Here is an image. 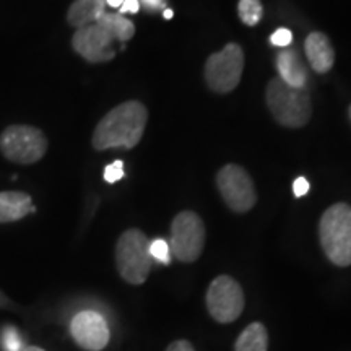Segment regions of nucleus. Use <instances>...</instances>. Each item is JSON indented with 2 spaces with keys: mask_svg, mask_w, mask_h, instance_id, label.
<instances>
[{
  "mask_svg": "<svg viewBox=\"0 0 351 351\" xmlns=\"http://www.w3.org/2000/svg\"><path fill=\"white\" fill-rule=\"evenodd\" d=\"M269 350V332L263 324L252 322L241 332L234 343V351H267Z\"/></svg>",
  "mask_w": 351,
  "mask_h": 351,
  "instance_id": "obj_16",
  "label": "nucleus"
},
{
  "mask_svg": "<svg viewBox=\"0 0 351 351\" xmlns=\"http://www.w3.org/2000/svg\"><path fill=\"white\" fill-rule=\"evenodd\" d=\"M95 23L103 26V28L114 38V41L127 43L129 39L134 38L135 34L134 23H132L130 20H127L124 15H121V13L104 12Z\"/></svg>",
  "mask_w": 351,
  "mask_h": 351,
  "instance_id": "obj_17",
  "label": "nucleus"
},
{
  "mask_svg": "<svg viewBox=\"0 0 351 351\" xmlns=\"http://www.w3.org/2000/svg\"><path fill=\"white\" fill-rule=\"evenodd\" d=\"M348 116H350V121H351V104H350V109H348Z\"/></svg>",
  "mask_w": 351,
  "mask_h": 351,
  "instance_id": "obj_30",
  "label": "nucleus"
},
{
  "mask_svg": "<svg viewBox=\"0 0 351 351\" xmlns=\"http://www.w3.org/2000/svg\"><path fill=\"white\" fill-rule=\"evenodd\" d=\"M245 306L244 291L234 278L219 275L207 289V309L219 324H231L239 319Z\"/></svg>",
  "mask_w": 351,
  "mask_h": 351,
  "instance_id": "obj_9",
  "label": "nucleus"
},
{
  "mask_svg": "<svg viewBox=\"0 0 351 351\" xmlns=\"http://www.w3.org/2000/svg\"><path fill=\"white\" fill-rule=\"evenodd\" d=\"M278 78L291 88H304L307 82V70L300 54L295 49H282L275 59Z\"/></svg>",
  "mask_w": 351,
  "mask_h": 351,
  "instance_id": "obj_13",
  "label": "nucleus"
},
{
  "mask_svg": "<svg viewBox=\"0 0 351 351\" xmlns=\"http://www.w3.org/2000/svg\"><path fill=\"white\" fill-rule=\"evenodd\" d=\"M138 2H142L150 12H156L160 10V8H165V0H138Z\"/></svg>",
  "mask_w": 351,
  "mask_h": 351,
  "instance_id": "obj_26",
  "label": "nucleus"
},
{
  "mask_svg": "<svg viewBox=\"0 0 351 351\" xmlns=\"http://www.w3.org/2000/svg\"><path fill=\"white\" fill-rule=\"evenodd\" d=\"M265 101L274 119L280 125L300 129L313 116V104L304 88H291L278 77L269 82Z\"/></svg>",
  "mask_w": 351,
  "mask_h": 351,
  "instance_id": "obj_3",
  "label": "nucleus"
},
{
  "mask_svg": "<svg viewBox=\"0 0 351 351\" xmlns=\"http://www.w3.org/2000/svg\"><path fill=\"white\" fill-rule=\"evenodd\" d=\"M0 152L16 165L38 163L47 152V138L33 125H10L0 135Z\"/></svg>",
  "mask_w": 351,
  "mask_h": 351,
  "instance_id": "obj_5",
  "label": "nucleus"
},
{
  "mask_svg": "<svg viewBox=\"0 0 351 351\" xmlns=\"http://www.w3.org/2000/svg\"><path fill=\"white\" fill-rule=\"evenodd\" d=\"M150 254L153 261H158L165 265L169 263V244L165 239H155L150 243Z\"/></svg>",
  "mask_w": 351,
  "mask_h": 351,
  "instance_id": "obj_19",
  "label": "nucleus"
},
{
  "mask_svg": "<svg viewBox=\"0 0 351 351\" xmlns=\"http://www.w3.org/2000/svg\"><path fill=\"white\" fill-rule=\"evenodd\" d=\"M21 351H44L43 348H39V346H28V348L21 350Z\"/></svg>",
  "mask_w": 351,
  "mask_h": 351,
  "instance_id": "obj_29",
  "label": "nucleus"
},
{
  "mask_svg": "<svg viewBox=\"0 0 351 351\" xmlns=\"http://www.w3.org/2000/svg\"><path fill=\"white\" fill-rule=\"evenodd\" d=\"M207 239V231L202 218L194 212L178 213L171 223L169 251L184 263H192L202 256Z\"/></svg>",
  "mask_w": 351,
  "mask_h": 351,
  "instance_id": "obj_6",
  "label": "nucleus"
},
{
  "mask_svg": "<svg viewBox=\"0 0 351 351\" xmlns=\"http://www.w3.org/2000/svg\"><path fill=\"white\" fill-rule=\"evenodd\" d=\"M166 351H195L194 345L187 340H176L171 343Z\"/></svg>",
  "mask_w": 351,
  "mask_h": 351,
  "instance_id": "obj_24",
  "label": "nucleus"
},
{
  "mask_svg": "<svg viewBox=\"0 0 351 351\" xmlns=\"http://www.w3.org/2000/svg\"><path fill=\"white\" fill-rule=\"evenodd\" d=\"M117 271L127 283L143 285L152 271L150 241L143 231L132 228L121 234L116 244Z\"/></svg>",
  "mask_w": 351,
  "mask_h": 351,
  "instance_id": "obj_4",
  "label": "nucleus"
},
{
  "mask_svg": "<svg viewBox=\"0 0 351 351\" xmlns=\"http://www.w3.org/2000/svg\"><path fill=\"white\" fill-rule=\"evenodd\" d=\"M244 70V52L239 44H228L205 64V80L215 93H230L239 85Z\"/></svg>",
  "mask_w": 351,
  "mask_h": 351,
  "instance_id": "obj_7",
  "label": "nucleus"
},
{
  "mask_svg": "<svg viewBox=\"0 0 351 351\" xmlns=\"http://www.w3.org/2000/svg\"><path fill=\"white\" fill-rule=\"evenodd\" d=\"M138 10H140L138 0H124L119 8V13L121 15H124V13H137Z\"/></svg>",
  "mask_w": 351,
  "mask_h": 351,
  "instance_id": "obj_25",
  "label": "nucleus"
},
{
  "mask_svg": "<svg viewBox=\"0 0 351 351\" xmlns=\"http://www.w3.org/2000/svg\"><path fill=\"white\" fill-rule=\"evenodd\" d=\"M148 122V111L140 101H125L111 109L93 132L95 150L137 147Z\"/></svg>",
  "mask_w": 351,
  "mask_h": 351,
  "instance_id": "obj_1",
  "label": "nucleus"
},
{
  "mask_svg": "<svg viewBox=\"0 0 351 351\" xmlns=\"http://www.w3.org/2000/svg\"><path fill=\"white\" fill-rule=\"evenodd\" d=\"M238 12L244 25L256 26L262 19V3L261 0H239Z\"/></svg>",
  "mask_w": 351,
  "mask_h": 351,
  "instance_id": "obj_18",
  "label": "nucleus"
},
{
  "mask_svg": "<svg viewBox=\"0 0 351 351\" xmlns=\"http://www.w3.org/2000/svg\"><path fill=\"white\" fill-rule=\"evenodd\" d=\"M270 43L276 47H287L293 43V33L287 28H280L270 36Z\"/></svg>",
  "mask_w": 351,
  "mask_h": 351,
  "instance_id": "obj_22",
  "label": "nucleus"
},
{
  "mask_svg": "<svg viewBox=\"0 0 351 351\" xmlns=\"http://www.w3.org/2000/svg\"><path fill=\"white\" fill-rule=\"evenodd\" d=\"M32 197L25 192H0V223H13L34 212Z\"/></svg>",
  "mask_w": 351,
  "mask_h": 351,
  "instance_id": "obj_14",
  "label": "nucleus"
},
{
  "mask_svg": "<svg viewBox=\"0 0 351 351\" xmlns=\"http://www.w3.org/2000/svg\"><path fill=\"white\" fill-rule=\"evenodd\" d=\"M173 15H174V12H173V10H169V8H165V12H163V16H165L166 20L173 19Z\"/></svg>",
  "mask_w": 351,
  "mask_h": 351,
  "instance_id": "obj_28",
  "label": "nucleus"
},
{
  "mask_svg": "<svg viewBox=\"0 0 351 351\" xmlns=\"http://www.w3.org/2000/svg\"><path fill=\"white\" fill-rule=\"evenodd\" d=\"M3 348L7 351L21 350V340L15 328H5V332H3Z\"/></svg>",
  "mask_w": 351,
  "mask_h": 351,
  "instance_id": "obj_21",
  "label": "nucleus"
},
{
  "mask_svg": "<svg viewBox=\"0 0 351 351\" xmlns=\"http://www.w3.org/2000/svg\"><path fill=\"white\" fill-rule=\"evenodd\" d=\"M304 52L311 67L317 73H327L335 64V51H333L330 39L324 33H311L306 38Z\"/></svg>",
  "mask_w": 351,
  "mask_h": 351,
  "instance_id": "obj_12",
  "label": "nucleus"
},
{
  "mask_svg": "<svg viewBox=\"0 0 351 351\" xmlns=\"http://www.w3.org/2000/svg\"><path fill=\"white\" fill-rule=\"evenodd\" d=\"M124 178V163L122 161H114L112 165H109L104 169V181L109 184H114Z\"/></svg>",
  "mask_w": 351,
  "mask_h": 351,
  "instance_id": "obj_20",
  "label": "nucleus"
},
{
  "mask_svg": "<svg viewBox=\"0 0 351 351\" xmlns=\"http://www.w3.org/2000/svg\"><path fill=\"white\" fill-rule=\"evenodd\" d=\"M70 333L78 346L86 351L104 350L111 339L106 319L96 311H82L70 322Z\"/></svg>",
  "mask_w": 351,
  "mask_h": 351,
  "instance_id": "obj_11",
  "label": "nucleus"
},
{
  "mask_svg": "<svg viewBox=\"0 0 351 351\" xmlns=\"http://www.w3.org/2000/svg\"><path fill=\"white\" fill-rule=\"evenodd\" d=\"M114 38L103 26L91 23L78 28L72 38V47L78 56L91 64L109 62L116 56Z\"/></svg>",
  "mask_w": 351,
  "mask_h": 351,
  "instance_id": "obj_10",
  "label": "nucleus"
},
{
  "mask_svg": "<svg viewBox=\"0 0 351 351\" xmlns=\"http://www.w3.org/2000/svg\"><path fill=\"white\" fill-rule=\"evenodd\" d=\"M122 2H124V0H106V5L114 7V8H121Z\"/></svg>",
  "mask_w": 351,
  "mask_h": 351,
  "instance_id": "obj_27",
  "label": "nucleus"
},
{
  "mask_svg": "<svg viewBox=\"0 0 351 351\" xmlns=\"http://www.w3.org/2000/svg\"><path fill=\"white\" fill-rule=\"evenodd\" d=\"M217 186L225 204L236 213H245L257 204L252 178L239 165H225L217 174Z\"/></svg>",
  "mask_w": 351,
  "mask_h": 351,
  "instance_id": "obj_8",
  "label": "nucleus"
},
{
  "mask_svg": "<svg viewBox=\"0 0 351 351\" xmlns=\"http://www.w3.org/2000/svg\"><path fill=\"white\" fill-rule=\"evenodd\" d=\"M319 239L324 254L337 267L351 265V207L348 204L332 205L319 223Z\"/></svg>",
  "mask_w": 351,
  "mask_h": 351,
  "instance_id": "obj_2",
  "label": "nucleus"
},
{
  "mask_svg": "<svg viewBox=\"0 0 351 351\" xmlns=\"http://www.w3.org/2000/svg\"><path fill=\"white\" fill-rule=\"evenodd\" d=\"M106 12V0H75L67 12L69 25L82 26L95 23Z\"/></svg>",
  "mask_w": 351,
  "mask_h": 351,
  "instance_id": "obj_15",
  "label": "nucleus"
},
{
  "mask_svg": "<svg viewBox=\"0 0 351 351\" xmlns=\"http://www.w3.org/2000/svg\"><path fill=\"white\" fill-rule=\"evenodd\" d=\"M293 192L296 197H304L309 192V182L306 178H298L295 184H293Z\"/></svg>",
  "mask_w": 351,
  "mask_h": 351,
  "instance_id": "obj_23",
  "label": "nucleus"
}]
</instances>
